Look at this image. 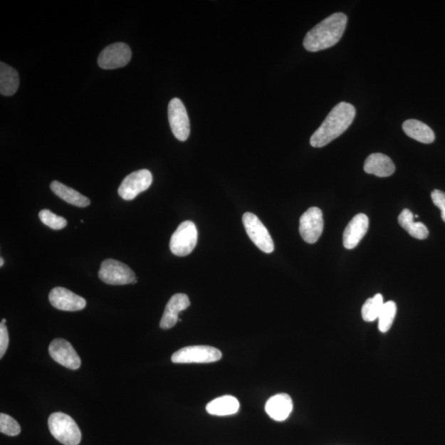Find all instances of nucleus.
<instances>
[{"label": "nucleus", "mask_w": 445, "mask_h": 445, "mask_svg": "<svg viewBox=\"0 0 445 445\" xmlns=\"http://www.w3.org/2000/svg\"><path fill=\"white\" fill-rule=\"evenodd\" d=\"M431 198L434 206H436L441 211V217L445 222V193L434 190L431 193Z\"/></svg>", "instance_id": "nucleus-27"}, {"label": "nucleus", "mask_w": 445, "mask_h": 445, "mask_svg": "<svg viewBox=\"0 0 445 445\" xmlns=\"http://www.w3.org/2000/svg\"><path fill=\"white\" fill-rule=\"evenodd\" d=\"M51 305L63 311H80L86 307L85 298L63 287H56L50 292Z\"/></svg>", "instance_id": "nucleus-13"}, {"label": "nucleus", "mask_w": 445, "mask_h": 445, "mask_svg": "<svg viewBox=\"0 0 445 445\" xmlns=\"http://www.w3.org/2000/svg\"><path fill=\"white\" fill-rule=\"evenodd\" d=\"M401 226L411 235L417 239H426L429 235V230L425 224L414 221V214L408 209L402 211L399 217Z\"/></svg>", "instance_id": "nucleus-22"}, {"label": "nucleus", "mask_w": 445, "mask_h": 445, "mask_svg": "<svg viewBox=\"0 0 445 445\" xmlns=\"http://www.w3.org/2000/svg\"><path fill=\"white\" fill-rule=\"evenodd\" d=\"M39 218L41 222L52 229L60 230L64 229L67 225V221L65 218L57 216L49 209H43L40 211Z\"/></svg>", "instance_id": "nucleus-25"}, {"label": "nucleus", "mask_w": 445, "mask_h": 445, "mask_svg": "<svg viewBox=\"0 0 445 445\" xmlns=\"http://www.w3.org/2000/svg\"><path fill=\"white\" fill-rule=\"evenodd\" d=\"M323 216L320 209L311 207L303 214L300 221L301 237L308 244H315L323 231Z\"/></svg>", "instance_id": "nucleus-11"}, {"label": "nucleus", "mask_w": 445, "mask_h": 445, "mask_svg": "<svg viewBox=\"0 0 445 445\" xmlns=\"http://www.w3.org/2000/svg\"><path fill=\"white\" fill-rule=\"evenodd\" d=\"M243 222L246 232L253 243L265 253H271L274 251L273 240L268 230L259 218L253 213H245Z\"/></svg>", "instance_id": "nucleus-7"}, {"label": "nucleus", "mask_w": 445, "mask_h": 445, "mask_svg": "<svg viewBox=\"0 0 445 445\" xmlns=\"http://www.w3.org/2000/svg\"><path fill=\"white\" fill-rule=\"evenodd\" d=\"M19 87V76L17 70L5 63L0 64V93L3 96H13Z\"/></svg>", "instance_id": "nucleus-21"}, {"label": "nucleus", "mask_w": 445, "mask_h": 445, "mask_svg": "<svg viewBox=\"0 0 445 445\" xmlns=\"http://www.w3.org/2000/svg\"><path fill=\"white\" fill-rule=\"evenodd\" d=\"M384 305V298L380 294L368 298L364 303L362 310H361L364 320L365 322H374L378 319Z\"/></svg>", "instance_id": "nucleus-23"}, {"label": "nucleus", "mask_w": 445, "mask_h": 445, "mask_svg": "<svg viewBox=\"0 0 445 445\" xmlns=\"http://www.w3.org/2000/svg\"><path fill=\"white\" fill-rule=\"evenodd\" d=\"M267 414L276 422L286 421L293 410L291 397L286 394L271 397L267 401L266 407Z\"/></svg>", "instance_id": "nucleus-16"}, {"label": "nucleus", "mask_w": 445, "mask_h": 445, "mask_svg": "<svg viewBox=\"0 0 445 445\" xmlns=\"http://www.w3.org/2000/svg\"><path fill=\"white\" fill-rule=\"evenodd\" d=\"M352 104L342 102L334 107L310 139L314 148H322L331 143L347 130L355 117Z\"/></svg>", "instance_id": "nucleus-1"}, {"label": "nucleus", "mask_w": 445, "mask_h": 445, "mask_svg": "<svg viewBox=\"0 0 445 445\" xmlns=\"http://www.w3.org/2000/svg\"><path fill=\"white\" fill-rule=\"evenodd\" d=\"M369 218L365 214H358L350 221L343 234V244L347 249L357 247L369 229Z\"/></svg>", "instance_id": "nucleus-14"}, {"label": "nucleus", "mask_w": 445, "mask_h": 445, "mask_svg": "<svg viewBox=\"0 0 445 445\" xmlns=\"http://www.w3.org/2000/svg\"><path fill=\"white\" fill-rule=\"evenodd\" d=\"M1 323H6V319H3Z\"/></svg>", "instance_id": "nucleus-30"}, {"label": "nucleus", "mask_w": 445, "mask_h": 445, "mask_svg": "<svg viewBox=\"0 0 445 445\" xmlns=\"http://www.w3.org/2000/svg\"><path fill=\"white\" fill-rule=\"evenodd\" d=\"M4 264V259L1 258V259H0V266H3Z\"/></svg>", "instance_id": "nucleus-29"}, {"label": "nucleus", "mask_w": 445, "mask_h": 445, "mask_svg": "<svg viewBox=\"0 0 445 445\" xmlns=\"http://www.w3.org/2000/svg\"><path fill=\"white\" fill-rule=\"evenodd\" d=\"M365 172L379 177H387L394 174V162L384 154H372L366 159L364 165Z\"/></svg>", "instance_id": "nucleus-17"}, {"label": "nucleus", "mask_w": 445, "mask_h": 445, "mask_svg": "<svg viewBox=\"0 0 445 445\" xmlns=\"http://www.w3.org/2000/svg\"><path fill=\"white\" fill-rule=\"evenodd\" d=\"M50 431L57 441L65 445H78L82 434L71 417L62 412L52 413L48 419Z\"/></svg>", "instance_id": "nucleus-3"}, {"label": "nucleus", "mask_w": 445, "mask_h": 445, "mask_svg": "<svg viewBox=\"0 0 445 445\" xmlns=\"http://www.w3.org/2000/svg\"><path fill=\"white\" fill-rule=\"evenodd\" d=\"M222 358L221 350L209 345H191L177 350L172 355L175 364H207L216 362Z\"/></svg>", "instance_id": "nucleus-4"}, {"label": "nucleus", "mask_w": 445, "mask_h": 445, "mask_svg": "<svg viewBox=\"0 0 445 445\" xmlns=\"http://www.w3.org/2000/svg\"><path fill=\"white\" fill-rule=\"evenodd\" d=\"M348 19L343 13L329 16L311 29L303 40L308 51L317 52L336 45L342 39Z\"/></svg>", "instance_id": "nucleus-2"}, {"label": "nucleus", "mask_w": 445, "mask_h": 445, "mask_svg": "<svg viewBox=\"0 0 445 445\" xmlns=\"http://www.w3.org/2000/svg\"><path fill=\"white\" fill-rule=\"evenodd\" d=\"M397 313V305L394 301L384 303L379 317V329L381 333L389 332L394 323Z\"/></svg>", "instance_id": "nucleus-24"}, {"label": "nucleus", "mask_w": 445, "mask_h": 445, "mask_svg": "<svg viewBox=\"0 0 445 445\" xmlns=\"http://www.w3.org/2000/svg\"><path fill=\"white\" fill-rule=\"evenodd\" d=\"M196 224L192 221L182 223L170 240L171 252L177 256H186L192 253L197 244Z\"/></svg>", "instance_id": "nucleus-6"}, {"label": "nucleus", "mask_w": 445, "mask_h": 445, "mask_svg": "<svg viewBox=\"0 0 445 445\" xmlns=\"http://www.w3.org/2000/svg\"><path fill=\"white\" fill-rule=\"evenodd\" d=\"M51 189L53 192L57 197L62 199L70 205L75 206L77 207H87L90 205V200L86 197L82 195L81 193L77 192L73 188L62 184L58 181H54L51 182Z\"/></svg>", "instance_id": "nucleus-19"}, {"label": "nucleus", "mask_w": 445, "mask_h": 445, "mask_svg": "<svg viewBox=\"0 0 445 445\" xmlns=\"http://www.w3.org/2000/svg\"><path fill=\"white\" fill-rule=\"evenodd\" d=\"M169 120L172 134L180 141H186L190 135V120L184 104L179 98L172 99L169 104Z\"/></svg>", "instance_id": "nucleus-9"}, {"label": "nucleus", "mask_w": 445, "mask_h": 445, "mask_svg": "<svg viewBox=\"0 0 445 445\" xmlns=\"http://www.w3.org/2000/svg\"><path fill=\"white\" fill-rule=\"evenodd\" d=\"M0 431L9 436H17L21 432V426L13 417L1 413L0 414Z\"/></svg>", "instance_id": "nucleus-26"}, {"label": "nucleus", "mask_w": 445, "mask_h": 445, "mask_svg": "<svg viewBox=\"0 0 445 445\" xmlns=\"http://www.w3.org/2000/svg\"><path fill=\"white\" fill-rule=\"evenodd\" d=\"M239 409V402L233 396H223L208 403L206 411L213 416H229L235 414Z\"/></svg>", "instance_id": "nucleus-20"}, {"label": "nucleus", "mask_w": 445, "mask_h": 445, "mask_svg": "<svg viewBox=\"0 0 445 445\" xmlns=\"http://www.w3.org/2000/svg\"><path fill=\"white\" fill-rule=\"evenodd\" d=\"M191 305L189 298L185 294H176L172 296L169 303H167L163 317L160 321L162 329H170L174 328L179 321L178 315L182 311L187 310Z\"/></svg>", "instance_id": "nucleus-15"}, {"label": "nucleus", "mask_w": 445, "mask_h": 445, "mask_svg": "<svg viewBox=\"0 0 445 445\" xmlns=\"http://www.w3.org/2000/svg\"><path fill=\"white\" fill-rule=\"evenodd\" d=\"M403 132L410 138L423 144H431L436 140V135L431 127L420 120H407L402 124Z\"/></svg>", "instance_id": "nucleus-18"}, {"label": "nucleus", "mask_w": 445, "mask_h": 445, "mask_svg": "<svg viewBox=\"0 0 445 445\" xmlns=\"http://www.w3.org/2000/svg\"><path fill=\"white\" fill-rule=\"evenodd\" d=\"M9 337L7 327L5 323L0 324V358H3L9 347Z\"/></svg>", "instance_id": "nucleus-28"}, {"label": "nucleus", "mask_w": 445, "mask_h": 445, "mask_svg": "<svg viewBox=\"0 0 445 445\" xmlns=\"http://www.w3.org/2000/svg\"><path fill=\"white\" fill-rule=\"evenodd\" d=\"M132 50L128 45L117 43L110 45L98 56V66L103 70H115L128 65L132 59Z\"/></svg>", "instance_id": "nucleus-10"}, {"label": "nucleus", "mask_w": 445, "mask_h": 445, "mask_svg": "<svg viewBox=\"0 0 445 445\" xmlns=\"http://www.w3.org/2000/svg\"><path fill=\"white\" fill-rule=\"evenodd\" d=\"M49 353L51 358L67 369H80L81 359L72 345L65 339H56L50 344Z\"/></svg>", "instance_id": "nucleus-12"}, {"label": "nucleus", "mask_w": 445, "mask_h": 445, "mask_svg": "<svg viewBox=\"0 0 445 445\" xmlns=\"http://www.w3.org/2000/svg\"><path fill=\"white\" fill-rule=\"evenodd\" d=\"M152 182L153 176L149 170L134 172L125 177L118 189L119 196L125 201H132L140 193L149 189Z\"/></svg>", "instance_id": "nucleus-8"}, {"label": "nucleus", "mask_w": 445, "mask_h": 445, "mask_svg": "<svg viewBox=\"0 0 445 445\" xmlns=\"http://www.w3.org/2000/svg\"><path fill=\"white\" fill-rule=\"evenodd\" d=\"M98 276L102 281L112 286L135 284L137 282L135 272L128 266L114 259L103 261Z\"/></svg>", "instance_id": "nucleus-5"}]
</instances>
